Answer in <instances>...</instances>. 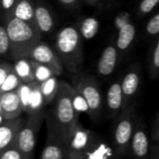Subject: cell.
<instances>
[{"label":"cell","instance_id":"44dd1931","mask_svg":"<svg viewBox=\"0 0 159 159\" xmlns=\"http://www.w3.org/2000/svg\"><path fill=\"white\" fill-rule=\"evenodd\" d=\"M15 72L23 84L35 83V76L34 73L33 64L30 59H22L15 61Z\"/></svg>","mask_w":159,"mask_h":159},{"label":"cell","instance_id":"5b68a950","mask_svg":"<svg viewBox=\"0 0 159 159\" xmlns=\"http://www.w3.org/2000/svg\"><path fill=\"white\" fill-rule=\"evenodd\" d=\"M139 115L135 104L125 108L115 119L112 133V143L121 158L129 156L131 139L136 128Z\"/></svg>","mask_w":159,"mask_h":159},{"label":"cell","instance_id":"f1b7e54d","mask_svg":"<svg viewBox=\"0 0 159 159\" xmlns=\"http://www.w3.org/2000/svg\"><path fill=\"white\" fill-rule=\"evenodd\" d=\"M0 159H28L27 157L17 147L8 148L3 152H0Z\"/></svg>","mask_w":159,"mask_h":159},{"label":"cell","instance_id":"83f0119b","mask_svg":"<svg viewBox=\"0 0 159 159\" xmlns=\"http://www.w3.org/2000/svg\"><path fill=\"white\" fill-rule=\"evenodd\" d=\"M31 61H32V64H33L36 83H41V82L47 80L48 78L54 75V74L51 72V70L48 69V67H46V66H44L42 64H39L37 62H34L32 60H31Z\"/></svg>","mask_w":159,"mask_h":159},{"label":"cell","instance_id":"4fadbf2b","mask_svg":"<svg viewBox=\"0 0 159 159\" xmlns=\"http://www.w3.org/2000/svg\"><path fill=\"white\" fill-rule=\"evenodd\" d=\"M25 118L22 116L0 122V152L17 146V140Z\"/></svg>","mask_w":159,"mask_h":159},{"label":"cell","instance_id":"603a6c76","mask_svg":"<svg viewBox=\"0 0 159 159\" xmlns=\"http://www.w3.org/2000/svg\"><path fill=\"white\" fill-rule=\"evenodd\" d=\"M148 75L152 80L159 77V36L154 40L147 60Z\"/></svg>","mask_w":159,"mask_h":159},{"label":"cell","instance_id":"8992f818","mask_svg":"<svg viewBox=\"0 0 159 159\" xmlns=\"http://www.w3.org/2000/svg\"><path fill=\"white\" fill-rule=\"evenodd\" d=\"M45 118L46 115L42 111L30 114L26 118L22 129H20L17 140V147L28 159H33L34 157L38 134Z\"/></svg>","mask_w":159,"mask_h":159},{"label":"cell","instance_id":"1f68e13d","mask_svg":"<svg viewBox=\"0 0 159 159\" xmlns=\"http://www.w3.org/2000/svg\"><path fill=\"white\" fill-rule=\"evenodd\" d=\"M58 3L65 9L70 11H75L79 9V7L83 0H57Z\"/></svg>","mask_w":159,"mask_h":159},{"label":"cell","instance_id":"4316f807","mask_svg":"<svg viewBox=\"0 0 159 159\" xmlns=\"http://www.w3.org/2000/svg\"><path fill=\"white\" fill-rule=\"evenodd\" d=\"M22 84L23 83L21 82V80L17 75V74L14 70V72L5 80V82L0 85V94L19 89Z\"/></svg>","mask_w":159,"mask_h":159},{"label":"cell","instance_id":"e0dca14e","mask_svg":"<svg viewBox=\"0 0 159 159\" xmlns=\"http://www.w3.org/2000/svg\"><path fill=\"white\" fill-rule=\"evenodd\" d=\"M136 25L130 21L121 27L116 32V37L115 40V44L119 50L121 56L129 53V49L131 48L135 38H136Z\"/></svg>","mask_w":159,"mask_h":159},{"label":"cell","instance_id":"2e32d148","mask_svg":"<svg viewBox=\"0 0 159 159\" xmlns=\"http://www.w3.org/2000/svg\"><path fill=\"white\" fill-rule=\"evenodd\" d=\"M112 143L95 133L88 150L86 159H120Z\"/></svg>","mask_w":159,"mask_h":159},{"label":"cell","instance_id":"8d00e7d4","mask_svg":"<svg viewBox=\"0 0 159 159\" xmlns=\"http://www.w3.org/2000/svg\"><path fill=\"white\" fill-rule=\"evenodd\" d=\"M113 0H100V5L99 7H104L105 6H107L108 4H110Z\"/></svg>","mask_w":159,"mask_h":159},{"label":"cell","instance_id":"cb8c5ba5","mask_svg":"<svg viewBox=\"0 0 159 159\" xmlns=\"http://www.w3.org/2000/svg\"><path fill=\"white\" fill-rule=\"evenodd\" d=\"M145 35L153 41L159 36V9H157L145 24Z\"/></svg>","mask_w":159,"mask_h":159},{"label":"cell","instance_id":"6da1fadb","mask_svg":"<svg viewBox=\"0 0 159 159\" xmlns=\"http://www.w3.org/2000/svg\"><path fill=\"white\" fill-rule=\"evenodd\" d=\"M73 85L61 80L57 96L51 107L45 112L48 135L67 144L79 124V112L76 107V96Z\"/></svg>","mask_w":159,"mask_h":159},{"label":"cell","instance_id":"d6986e66","mask_svg":"<svg viewBox=\"0 0 159 159\" xmlns=\"http://www.w3.org/2000/svg\"><path fill=\"white\" fill-rule=\"evenodd\" d=\"M34 5L35 0H19L13 10L7 16H14L36 27L34 20Z\"/></svg>","mask_w":159,"mask_h":159},{"label":"cell","instance_id":"30bf717a","mask_svg":"<svg viewBox=\"0 0 159 159\" xmlns=\"http://www.w3.org/2000/svg\"><path fill=\"white\" fill-rule=\"evenodd\" d=\"M142 85V69L138 63L130 65L121 77V86L125 101V108L135 104V100Z\"/></svg>","mask_w":159,"mask_h":159},{"label":"cell","instance_id":"4dcf8cb0","mask_svg":"<svg viewBox=\"0 0 159 159\" xmlns=\"http://www.w3.org/2000/svg\"><path fill=\"white\" fill-rule=\"evenodd\" d=\"M15 66L7 61H2L0 64V85L14 72Z\"/></svg>","mask_w":159,"mask_h":159},{"label":"cell","instance_id":"7a4b0ae2","mask_svg":"<svg viewBox=\"0 0 159 159\" xmlns=\"http://www.w3.org/2000/svg\"><path fill=\"white\" fill-rule=\"evenodd\" d=\"M84 38L76 25L61 27L54 39V49L57 52L64 70L75 75L82 72L84 66Z\"/></svg>","mask_w":159,"mask_h":159},{"label":"cell","instance_id":"7402d4cb","mask_svg":"<svg viewBox=\"0 0 159 159\" xmlns=\"http://www.w3.org/2000/svg\"><path fill=\"white\" fill-rule=\"evenodd\" d=\"M99 20L92 17L80 18L76 23V27L84 39L93 38L99 32Z\"/></svg>","mask_w":159,"mask_h":159},{"label":"cell","instance_id":"277c9868","mask_svg":"<svg viewBox=\"0 0 159 159\" xmlns=\"http://www.w3.org/2000/svg\"><path fill=\"white\" fill-rule=\"evenodd\" d=\"M73 87L87 106L89 117L93 122H98L103 111L105 100H103L101 85L94 75L82 72L74 75Z\"/></svg>","mask_w":159,"mask_h":159},{"label":"cell","instance_id":"9a60e30c","mask_svg":"<svg viewBox=\"0 0 159 159\" xmlns=\"http://www.w3.org/2000/svg\"><path fill=\"white\" fill-rule=\"evenodd\" d=\"M105 106L109 116L116 119L125 109V101L121 86V78L112 82L106 91Z\"/></svg>","mask_w":159,"mask_h":159},{"label":"cell","instance_id":"52a82bcc","mask_svg":"<svg viewBox=\"0 0 159 159\" xmlns=\"http://www.w3.org/2000/svg\"><path fill=\"white\" fill-rule=\"evenodd\" d=\"M151 139L143 118L139 116L129 147L132 159H150L153 146Z\"/></svg>","mask_w":159,"mask_h":159},{"label":"cell","instance_id":"ffe728a7","mask_svg":"<svg viewBox=\"0 0 159 159\" xmlns=\"http://www.w3.org/2000/svg\"><path fill=\"white\" fill-rule=\"evenodd\" d=\"M38 84H39V90L43 99L44 105L51 104L57 96L60 87V81L58 80L57 76L53 75Z\"/></svg>","mask_w":159,"mask_h":159},{"label":"cell","instance_id":"d4e9b609","mask_svg":"<svg viewBox=\"0 0 159 159\" xmlns=\"http://www.w3.org/2000/svg\"><path fill=\"white\" fill-rule=\"evenodd\" d=\"M0 54L3 59L11 58V43L4 23L0 26Z\"/></svg>","mask_w":159,"mask_h":159},{"label":"cell","instance_id":"5bb4252c","mask_svg":"<svg viewBox=\"0 0 159 159\" xmlns=\"http://www.w3.org/2000/svg\"><path fill=\"white\" fill-rule=\"evenodd\" d=\"M121 54L117 49L115 41L108 44L102 51L97 62L96 70L100 76L108 77L114 74L117 67Z\"/></svg>","mask_w":159,"mask_h":159},{"label":"cell","instance_id":"836d02e7","mask_svg":"<svg viewBox=\"0 0 159 159\" xmlns=\"http://www.w3.org/2000/svg\"><path fill=\"white\" fill-rule=\"evenodd\" d=\"M18 1L19 0H2V7H3L4 16L8 15L13 10Z\"/></svg>","mask_w":159,"mask_h":159},{"label":"cell","instance_id":"d590c367","mask_svg":"<svg viewBox=\"0 0 159 159\" xmlns=\"http://www.w3.org/2000/svg\"><path fill=\"white\" fill-rule=\"evenodd\" d=\"M83 2L86 5L90 6V7H99V5H100V0H83Z\"/></svg>","mask_w":159,"mask_h":159},{"label":"cell","instance_id":"d6a6232c","mask_svg":"<svg viewBox=\"0 0 159 159\" xmlns=\"http://www.w3.org/2000/svg\"><path fill=\"white\" fill-rule=\"evenodd\" d=\"M151 138L154 142V143L159 144V108L156 116V119L154 121L153 129H152V135Z\"/></svg>","mask_w":159,"mask_h":159},{"label":"cell","instance_id":"ac0fdd59","mask_svg":"<svg viewBox=\"0 0 159 159\" xmlns=\"http://www.w3.org/2000/svg\"><path fill=\"white\" fill-rule=\"evenodd\" d=\"M40 159H68L66 144L47 136V141L41 152Z\"/></svg>","mask_w":159,"mask_h":159},{"label":"cell","instance_id":"e575fe53","mask_svg":"<svg viewBox=\"0 0 159 159\" xmlns=\"http://www.w3.org/2000/svg\"><path fill=\"white\" fill-rule=\"evenodd\" d=\"M150 159H159V144L153 143Z\"/></svg>","mask_w":159,"mask_h":159},{"label":"cell","instance_id":"3957f363","mask_svg":"<svg viewBox=\"0 0 159 159\" xmlns=\"http://www.w3.org/2000/svg\"><path fill=\"white\" fill-rule=\"evenodd\" d=\"M11 43V59L15 61L29 59L30 53L43 36L34 25L14 16L4 17V21Z\"/></svg>","mask_w":159,"mask_h":159},{"label":"cell","instance_id":"8fae6325","mask_svg":"<svg viewBox=\"0 0 159 159\" xmlns=\"http://www.w3.org/2000/svg\"><path fill=\"white\" fill-rule=\"evenodd\" d=\"M24 106L19 89L0 94V122L21 116Z\"/></svg>","mask_w":159,"mask_h":159},{"label":"cell","instance_id":"484cf974","mask_svg":"<svg viewBox=\"0 0 159 159\" xmlns=\"http://www.w3.org/2000/svg\"><path fill=\"white\" fill-rule=\"evenodd\" d=\"M159 6V0H140L137 6L138 17H146L152 14Z\"/></svg>","mask_w":159,"mask_h":159},{"label":"cell","instance_id":"ba28073f","mask_svg":"<svg viewBox=\"0 0 159 159\" xmlns=\"http://www.w3.org/2000/svg\"><path fill=\"white\" fill-rule=\"evenodd\" d=\"M94 134L95 132L79 123L66 144L67 158L86 159Z\"/></svg>","mask_w":159,"mask_h":159},{"label":"cell","instance_id":"f546056e","mask_svg":"<svg viewBox=\"0 0 159 159\" xmlns=\"http://www.w3.org/2000/svg\"><path fill=\"white\" fill-rule=\"evenodd\" d=\"M131 21V15L130 13L127 12V11H122L120 13H118L115 20H114V25L115 28L117 30H119L121 27H123L124 25H126L127 23Z\"/></svg>","mask_w":159,"mask_h":159},{"label":"cell","instance_id":"7c38bea8","mask_svg":"<svg viewBox=\"0 0 159 159\" xmlns=\"http://www.w3.org/2000/svg\"><path fill=\"white\" fill-rule=\"evenodd\" d=\"M34 20L35 25L42 35L48 34L55 30L57 24L56 14L47 0H35Z\"/></svg>","mask_w":159,"mask_h":159},{"label":"cell","instance_id":"9c48e42d","mask_svg":"<svg viewBox=\"0 0 159 159\" xmlns=\"http://www.w3.org/2000/svg\"><path fill=\"white\" fill-rule=\"evenodd\" d=\"M29 59L48 67L56 76L61 75L64 71V67L57 52L54 48H51L48 43L42 41L38 42L31 51Z\"/></svg>","mask_w":159,"mask_h":159}]
</instances>
